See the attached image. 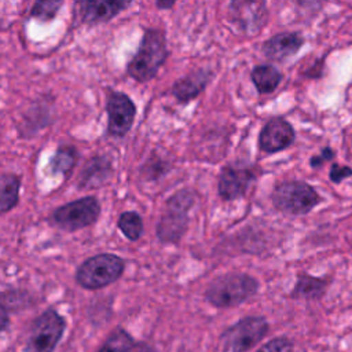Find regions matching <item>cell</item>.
<instances>
[{"mask_svg":"<svg viewBox=\"0 0 352 352\" xmlns=\"http://www.w3.org/2000/svg\"><path fill=\"white\" fill-rule=\"evenodd\" d=\"M168 58L166 37L160 29H146L139 48L128 62L126 72L138 82L154 78Z\"/></svg>","mask_w":352,"mask_h":352,"instance_id":"1","label":"cell"},{"mask_svg":"<svg viewBox=\"0 0 352 352\" xmlns=\"http://www.w3.org/2000/svg\"><path fill=\"white\" fill-rule=\"evenodd\" d=\"M258 290V282L256 278L243 272H231L214 278L206 292V300L219 308L236 307L250 297H253Z\"/></svg>","mask_w":352,"mask_h":352,"instance_id":"2","label":"cell"},{"mask_svg":"<svg viewBox=\"0 0 352 352\" xmlns=\"http://www.w3.org/2000/svg\"><path fill=\"white\" fill-rule=\"evenodd\" d=\"M197 194L190 188H182L165 202V210L157 224V238L162 243H177L187 231L188 212L195 204Z\"/></svg>","mask_w":352,"mask_h":352,"instance_id":"3","label":"cell"},{"mask_svg":"<svg viewBox=\"0 0 352 352\" xmlns=\"http://www.w3.org/2000/svg\"><path fill=\"white\" fill-rule=\"evenodd\" d=\"M271 201L276 210L285 214L301 216L311 212L322 198L308 183L286 180L275 186L271 194Z\"/></svg>","mask_w":352,"mask_h":352,"instance_id":"4","label":"cell"},{"mask_svg":"<svg viewBox=\"0 0 352 352\" xmlns=\"http://www.w3.org/2000/svg\"><path fill=\"white\" fill-rule=\"evenodd\" d=\"M125 261L113 253H100L87 258L76 271L77 283L89 290L116 282L124 272Z\"/></svg>","mask_w":352,"mask_h":352,"instance_id":"5","label":"cell"},{"mask_svg":"<svg viewBox=\"0 0 352 352\" xmlns=\"http://www.w3.org/2000/svg\"><path fill=\"white\" fill-rule=\"evenodd\" d=\"M65 319L52 308L34 319L22 352H52L65 331Z\"/></svg>","mask_w":352,"mask_h":352,"instance_id":"6","label":"cell"},{"mask_svg":"<svg viewBox=\"0 0 352 352\" xmlns=\"http://www.w3.org/2000/svg\"><path fill=\"white\" fill-rule=\"evenodd\" d=\"M99 214V201L88 195L56 208L51 214V220L62 230L77 231L96 223Z\"/></svg>","mask_w":352,"mask_h":352,"instance_id":"7","label":"cell"},{"mask_svg":"<svg viewBox=\"0 0 352 352\" xmlns=\"http://www.w3.org/2000/svg\"><path fill=\"white\" fill-rule=\"evenodd\" d=\"M268 331L263 316H246L228 327L220 337L223 352H245L256 345Z\"/></svg>","mask_w":352,"mask_h":352,"instance_id":"8","label":"cell"},{"mask_svg":"<svg viewBox=\"0 0 352 352\" xmlns=\"http://www.w3.org/2000/svg\"><path fill=\"white\" fill-rule=\"evenodd\" d=\"M106 111L107 133L116 138L125 136L136 117V106L132 99L121 91L107 89Z\"/></svg>","mask_w":352,"mask_h":352,"instance_id":"9","label":"cell"},{"mask_svg":"<svg viewBox=\"0 0 352 352\" xmlns=\"http://www.w3.org/2000/svg\"><path fill=\"white\" fill-rule=\"evenodd\" d=\"M256 177V173L249 166L226 165L219 175L217 192L224 201H234L242 198L248 192Z\"/></svg>","mask_w":352,"mask_h":352,"instance_id":"10","label":"cell"},{"mask_svg":"<svg viewBox=\"0 0 352 352\" xmlns=\"http://www.w3.org/2000/svg\"><path fill=\"white\" fill-rule=\"evenodd\" d=\"M230 19L241 32L254 34L265 25L268 11L264 1H232Z\"/></svg>","mask_w":352,"mask_h":352,"instance_id":"11","label":"cell"},{"mask_svg":"<svg viewBox=\"0 0 352 352\" xmlns=\"http://www.w3.org/2000/svg\"><path fill=\"white\" fill-rule=\"evenodd\" d=\"M296 139V132L289 121L274 117L265 122L258 135V146L267 154H274L287 148Z\"/></svg>","mask_w":352,"mask_h":352,"instance_id":"12","label":"cell"},{"mask_svg":"<svg viewBox=\"0 0 352 352\" xmlns=\"http://www.w3.org/2000/svg\"><path fill=\"white\" fill-rule=\"evenodd\" d=\"M302 44H304V37L300 33L282 32L265 40L261 50L265 58L275 62H282L293 56L294 54H297L298 50L302 47Z\"/></svg>","mask_w":352,"mask_h":352,"instance_id":"13","label":"cell"},{"mask_svg":"<svg viewBox=\"0 0 352 352\" xmlns=\"http://www.w3.org/2000/svg\"><path fill=\"white\" fill-rule=\"evenodd\" d=\"M213 73L209 69H197L172 84L170 94L180 103H188L195 99L209 84Z\"/></svg>","mask_w":352,"mask_h":352,"instance_id":"14","label":"cell"},{"mask_svg":"<svg viewBox=\"0 0 352 352\" xmlns=\"http://www.w3.org/2000/svg\"><path fill=\"white\" fill-rule=\"evenodd\" d=\"M129 6H131V1H78L76 3V7H78V11H80L81 21L89 25L109 22Z\"/></svg>","mask_w":352,"mask_h":352,"instance_id":"15","label":"cell"},{"mask_svg":"<svg viewBox=\"0 0 352 352\" xmlns=\"http://www.w3.org/2000/svg\"><path fill=\"white\" fill-rule=\"evenodd\" d=\"M111 175V161L106 155H94L87 161L78 176L80 188H96L102 186Z\"/></svg>","mask_w":352,"mask_h":352,"instance_id":"16","label":"cell"},{"mask_svg":"<svg viewBox=\"0 0 352 352\" xmlns=\"http://www.w3.org/2000/svg\"><path fill=\"white\" fill-rule=\"evenodd\" d=\"M327 285L329 282L324 278H315L308 274H300L290 296L293 298L318 300L326 293Z\"/></svg>","mask_w":352,"mask_h":352,"instance_id":"17","label":"cell"},{"mask_svg":"<svg viewBox=\"0 0 352 352\" xmlns=\"http://www.w3.org/2000/svg\"><path fill=\"white\" fill-rule=\"evenodd\" d=\"M252 82L260 94L274 92L282 81V73L271 65H258L250 73Z\"/></svg>","mask_w":352,"mask_h":352,"instance_id":"18","label":"cell"},{"mask_svg":"<svg viewBox=\"0 0 352 352\" xmlns=\"http://www.w3.org/2000/svg\"><path fill=\"white\" fill-rule=\"evenodd\" d=\"M77 150L72 144H62L50 160L48 168L52 175L67 176L77 164Z\"/></svg>","mask_w":352,"mask_h":352,"instance_id":"19","label":"cell"},{"mask_svg":"<svg viewBox=\"0 0 352 352\" xmlns=\"http://www.w3.org/2000/svg\"><path fill=\"white\" fill-rule=\"evenodd\" d=\"M21 177L15 173H3L0 180V209L1 213L10 212L19 199Z\"/></svg>","mask_w":352,"mask_h":352,"instance_id":"20","label":"cell"},{"mask_svg":"<svg viewBox=\"0 0 352 352\" xmlns=\"http://www.w3.org/2000/svg\"><path fill=\"white\" fill-rule=\"evenodd\" d=\"M117 227L129 241H138L143 234V220L135 210L122 212L117 220Z\"/></svg>","mask_w":352,"mask_h":352,"instance_id":"21","label":"cell"},{"mask_svg":"<svg viewBox=\"0 0 352 352\" xmlns=\"http://www.w3.org/2000/svg\"><path fill=\"white\" fill-rule=\"evenodd\" d=\"M62 4H63V1H60V0L36 1L30 10V16L37 21H41V22H50L56 16Z\"/></svg>","mask_w":352,"mask_h":352,"instance_id":"22","label":"cell"},{"mask_svg":"<svg viewBox=\"0 0 352 352\" xmlns=\"http://www.w3.org/2000/svg\"><path fill=\"white\" fill-rule=\"evenodd\" d=\"M132 345V337L125 330L118 329L107 338L99 352H129Z\"/></svg>","mask_w":352,"mask_h":352,"instance_id":"23","label":"cell"},{"mask_svg":"<svg viewBox=\"0 0 352 352\" xmlns=\"http://www.w3.org/2000/svg\"><path fill=\"white\" fill-rule=\"evenodd\" d=\"M257 352H294V351H293V344L287 338L278 337L264 344Z\"/></svg>","mask_w":352,"mask_h":352,"instance_id":"24","label":"cell"},{"mask_svg":"<svg viewBox=\"0 0 352 352\" xmlns=\"http://www.w3.org/2000/svg\"><path fill=\"white\" fill-rule=\"evenodd\" d=\"M329 176H330V180H331L333 183H341L344 179L352 176V168L336 162V164L331 165L330 172H329Z\"/></svg>","mask_w":352,"mask_h":352,"instance_id":"25","label":"cell"},{"mask_svg":"<svg viewBox=\"0 0 352 352\" xmlns=\"http://www.w3.org/2000/svg\"><path fill=\"white\" fill-rule=\"evenodd\" d=\"M334 157V151L330 148V147H324L322 148L320 154L319 155H314L311 160H309V164L312 168H319L323 165V162L331 160Z\"/></svg>","mask_w":352,"mask_h":352,"instance_id":"26","label":"cell"},{"mask_svg":"<svg viewBox=\"0 0 352 352\" xmlns=\"http://www.w3.org/2000/svg\"><path fill=\"white\" fill-rule=\"evenodd\" d=\"M175 6V1H155V7L160 10H170Z\"/></svg>","mask_w":352,"mask_h":352,"instance_id":"27","label":"cell"}]
</instances>
